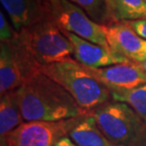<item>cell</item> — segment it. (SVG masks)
Masks as SVG:
<instances>
[{
	"mask_svg": "<svg viewBox=\"0 0 146 146\" xmlns=\"http://www.w3.org/2000/svg\"><path fill=\"white\" fill-rule=\"evenodd\" d=\"M104 31L113 52L135 63L146 61V40L138 35L127 22L104 25Z\"/></svg>",
	"mask_w": 146,
	"mask_h": 146,
	"instance_id": "8",
	"label": "cell"
},
{
	"mask_svg": "<svg viewBox=\"0 0 146 146\" xmlns=\"http://www.w3.org/2000/svg\"><path fill=\"white\" fill-rule=\"evenodd\" d=\"M90 116L116 146H146V123L129 104L117 101L106 103Z\"/></svg>",
	"mask_w": 146,
	"mask_h": 146,
	"instance_id": "4",
	"label": "cell"
},
{
	"mask_svg": "<svg viewBox=\"0 0 146 146\" xmlns=\"http://www.w3.org/2000/svg\"><path fill=\"white\" fill-rule=\"evenodd\" d=\"M78 5L91 18L104 21V0H69Z\"/></svg>",
	"mask_w": 146,
	"mask_h": 146,
	"instance_id": "15",
	"label": "cell"
},
{
	"mask_svg": "<svg viewBox=\"0 0 146 146\" xmlns=\"http://www.w3.org/2000/svg\"><path fill=\"white\" fill-rule=\"evenodd\" d=\"M17 33L49 18L48 5L43 0H0Z\"/></svg>",
	"mask_w": 146,
	"mask_h": 146,
	"instance_id": "10",
	"label": "cell"
},
{
	"mask_svg": "<svg viewBox=\"0 0 146 146\" xmlns=\"http://www.w3.org/2000/svg\"><path fill=\"white\" fill-rule=\"evenodd\" d=\"M138 65L139 66V68H141V69H143V70L146 72V61L145 62H142V63H137Z\"/></svg>",
	"mask_w": 146,
	"mask_h": 146,
	"instance_id": "19",
	"label": "cell"
},
{
	"mask_svg": "<svg viewBox=\"0 0 146 146\" xmlns=\"http://www.w3.org/2000/svg\"><path fill=\"white\" fill-rule=\"evenodd\" d=\"M25 122L22 117L15 91L1 96L0 102V141L8 146L9 137L17 127Z\"/></svg>",
	"mask_w": 146,
	"mask_h": 146,
	"instance_id": "12",
	"label": "cell"
},
{
	"mask_svg": "<svg viewBox=\"0 0 146 146\" xmlns=\"http://www.w3.org/2000/svg\"><path fill=\"white\" fill-rule=\"evenodd\" d=\"M68 136L78 146H116L104 136L90 115L81 118Z\"/></svg>",
	"mask_w": 146,
	"mask_h": 146,
	"instance_id": "13",
	"label": "cell"
},
{
	"mask_svg": "<svg viewBox=\"0 0 146 146\" xmlns=\"http://www.w3.org/2000/svg\"><path fill=\"white\" fill-rule=\"evenodd\" d=\"M25 54L37 66L72 61V46L53 21L42 20L18 33L15 38Z\"/></svg>",
	"mask_w": 146,
	"mask_h": 146,
	"instance_id": "3",
	"label": "cell"
},
{
	"mask_svg": "<svg viewBox=\"0 0 146 146\" xmlns=\"http://www.w3.org/2000/svg\"><path fill=\"white\" fill-rule=\"evenodd\" d=\"M81 118L59 121H25L10 135L8 146H54L68 135Z\"/></svg>",
	"mask_w": 146,
	"mask_h": 146,
	"instance_id": "6",
	"label": "cell"
},
{
	"mask_svg": "<svg viewBox=\"0 0 146 146\" xmlns=\"http://www.w3.org/2000/svg\"><path fill=\"white\" fill-rule=\"evenodd\" d=\"M49 20L53 21L60 30L109 48L104 25L90 19L84 11L69 0H57L48 6Z\"/></svg>",
	"mask_w": 146,
	"mask_h": 146,
	"instance_id": "5",
	"label": "cell"
},
{
	"mask_svg": "<svg viewBox=\"0 0 146 146\" xmlns=\"http://www.w3.org/2000/svg\"><path fill=\"white\" fill-rule=\"evenodd\" d=\"M145 1H146V0H145Z\"/></svg>",
	"mask_w": 146,
	"mask_h": 146,
	"instance_id": "21",
	"label": "cell"
},
{
	"mask_svg": "<svg viewBox=\"0 0 146 146\" xmlns=\"http://www.w3.org/2000/svg\"><path fill=\"white\" fill-rule=\"evenodd\" d=\"M39 71L63 86L86 113L107 103L111 97L110 90L77 61L41 66Z\"/></svg>",
	"mask_w": 146,
	"mask_h": 146,
	"instance_id": "2",
	"label": "cell"
},
{
	"mask_svg": "<svg viewBox=\"0 0 146 146\" xmlns=\"http://www.w3.org/2000/svg\"><path fill=\"white\" fill-rule=\"evenodd\" d=\"M86 68L96 80L110 91L130 90L146 84V72L132 61L101 68Z\"/></svg>",
	"mask_w": 146,
	"mask_h": 146,
	"instance_id": "7",
	"label": "cell"
},
{
	"mask_svg": "<svg viewBox=\"0 0 146 146\" xmlns=\"http://www.w3.org/2000/svg\"><path fill=\"white\" fill-rule=\"evenodd\" d=\"M144 18L145 0H104V22L108 24Z\"/></svg>",
	"mask_w": 146,
	"mask_h": 146,
	"instance_id": "11",
	"label": "cell"
},
{
	"mask_svg": "<svg viewBox=\"0 0 146 146\" xmlns=\"http://www.w3.org/2000/svg\"><path fill=\"white\" fill-rule=\"evenodd\" d=\"M128 25L136 31V33L146 40V18L127 22Z\"/></svg>",
	"mask_w": 146,
	"mask_h": 146,
	"instance_id": "17",
	"label": "cell"
},
{
	"mask_svg": "<svg viewBox=\"0 0 146 146\" xmlns=\"http://www.w3.org/2000/svg\"><path fill=\"white\" fill-rule=\"evenodd\" d=\"M63 33L71 44L75 60L86 66L101 68L129 61L125 57L113 52L109 48L84 40L71 33Z\"/></svg>",
	"mask_w": 146,
	"mask_h": 146,
	"instance_id": "9",
	"label": "cell"
},
{
	"mask_svg": "<svg viewBox=\"0 0 146 146\" xmlns=\"http://www.w3.org/2000/svg\"><path fill=\"white\" fill-rule=\"evenodd\" d=\"M110 93L114 101L129 104L146 123V84L134 89L110 91Z\"/></svg>",
	"mask_w": 146,
	"mask_h": 146,
	"instance_id": "14",
	"label": "cell"
},
{
	"mask_svg": "<svg viewBox=\"0 0 146 146\" xmlns=\"http://www.w3.org/2000/svg\"><path fill=\"white\" fill-rule=\"evenodd\" d=\"M54 146H78L69 137L66 136L60 139Z\"/></svg>",
	"mask_w": 146,
	"mask_h": 146,
	"instance_id": "18",
	"label": "cell"
},
{
	"mask_svg": "<svg viewBox=\"0 0 146 146\" xmlns=\"http://www.w3.org/2000/svg\"><path fill=\"white\" fill-rule=\"evenodd\" d=\"M43 1L45 2L46 4L48 5V7L49 5H50V4H52V3H54L55 1H57V0H43Z\"/></svg>",
	"mask_w": 146,
	"mask_h": 146,
	"instance_id": "20",
	"label": "cell"
},
{
	"mask_svg": "<svg viewBox=\"0 0 146 146\" xmlns=\"http://www.w3.org/2000/svg\"><path fill=\"white\" fill-rule=\"evenodd\" d=\"M15 94L25 121H59L86 114L63 86L40 71L30 76Z\"/></svg>",
	"mask_w": 146,
	"mask_h": 146,
	"instance_id": "1",
	"label": "cell"
},
{
	"mask_svg": "<svg viewBox=\"0 0 146 146\" xmlns=\"http://www.w3.org/2000/svg\"><path fill=\"white\" fill-rule=\"evenodd\" d=\"M17 34L18 33L16 31H13L7 17L4 15L3 11H0V39H1V42H11L16 38Z\"/></svg>",
	"mask_w": 146,
	"mask_h": 146,
	"instance_id": "16",
	"label": "cell"
}]
</instances>
